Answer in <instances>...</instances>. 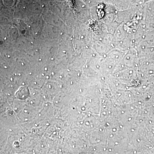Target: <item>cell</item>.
Returning a JSON list of instances; mask_svg holds the SVG:
<instances>
[{"instance_id":"obj_1","label":"cell","mask_w":154,"mask_h":154,"mask_svg":"<svg viewBox=\"0 0 154 154\" xmlns=\"http://www.w3.org/2000/svg\"><path fill=\"white\" fill-rule=\"evenodd\" d=\"M149 1V0H144V2H147V1Z\"/></svg>"}]
</instances>
